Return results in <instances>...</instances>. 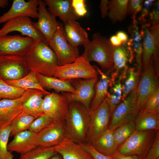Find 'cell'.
<instances>
[{
  "mask_svg": "<svg viewBox=\"0 0 159 159\" xmlns=\"http://www.w3.org/2000/svg\"><path fill=\"white\" fill-rule=\"evenodd\" d=\"M98 77L87 79L69 80L76 90L75 93L62 92L68 102H79L90 109V104L93 98L95 91L94 87Z\"/></svg>",
  "mask_w": 159,
  "mask_h": 159,
  "instance_id": "11",
  "label": "cell"
},
{
  "mask_svg": "<svg viewBox=\"0 0 159 159\" xmlns=\"http://www.w3.org/2000/svg\"><path fill=\"white\" fill-rule=\"evenodd\" d=\"M48 10L56 17H58L64 24L75 21L80 17L74 12L72 0H44Z\"/></svg>",
  "mask_w": 159,
  "mask_h": 159,
  "instance_id": "19",
  "label": "cell"
},
{
  "mask_svg": "<svg viewBox=\"0 0 159 159\" xmlns=\"http://www.w3.org/2000/svg\"><path fill=\"white\" fill-rule=\"evenodd\" d=\"M135 122L136 130H156L159 129V117L152 113L143 115L138 114Z\"/></svg>",
  "mask_w": 159,
  "mask_h": 159,
  "instance_id": "32",
  "label": "cell"
},
{
  "mask_svg": "<svg viewBox=\"0 0 159 159\" xmlns=\"http://www.w3.org/2000/svg\"><path fill=\"white\" fill-rule=\"evenodd\" d=\"M46 6L44 1L39 0L38 21L32 24L34 28L44 36L48 44L61 23L56 20V17L47 10Z\"/></svg>",
  "mask_w": 159,
  "mask_h": 159,
  "instance_id": "16",
  "label": "cell"
},
{
  "mask_svg": "<svg viewBox=\"0 0 159 159\" xmlns=\"http://www.w3.org/2000/svg\"><path fill=\"white\" fill-rule=\"evenodd\" d=\"M4 81L8 84L26 90L31 89L38 90L43 92L46 95L50 93L42 87L37 77L36 73L31 71L25 76L19 79Z\"/></svg>",
  "mask_w": 159,
  "mask_h": 159,
  "instance_id": "30",
  "label": "cell"
},
{
  "mask_svg": "<svg viewBox=\"0 0 159 159\" xmlns=\"http://www.w3.org/2000/svg\"><path fill=\"white\" fill-rule=\"evenodd\" d=\"M85 0H72V5L74 12L79 17L83 16L87 12Z\"/></svg>",
  "mask_w": 159,
  "mask_h": 159,
  "instance_id": "44",
  "label": "cell"
},
{
  "mask_svg": "<svg viewBox=\"0 0 159 159\" xmlns=\"http://www.w3.org/2000/svg\"><path fill=\"white\" fill-rule=\"evenodd\" d=\"M36 75L41 85L45 90L53 89L57 93L76 92L69 80H62L54 77H48L38 73H36Z\"/></svg>",
  "mask_w": 159,
  "mask_h": 159,
  "instance_id": "26",
  "label": "cell"
},
{
  "mask_svg": "<svg viewBox=\"0 0 159 159\" xmlns=\"http://www.w3.org/2000/svg\"><path fill=\"white\" fill-rule=\"evenodd\" d=\"M30 18L22 16L7 21L0 29V36L7 35L9 33L17 32L34 40L46 42L44 36L34 27Z\"/></svg>",
  "mask_w": 159,
  "mask_h": 159,
  "instance_id": "13",
  "label": "cell"
},
{
  "mask_svg": "<svg viewBox=\"0 0 159 159\" xmlns=\"http://www.w3.org/2000/svg\"><path fill=\"white\" fill-rule=\"evenodd\" d=\"M95 67L100 75V77L95 85V90L90 107V110H95L102 103L106 98L109 87H111L113 85L111 78L97 67L95 66Z\"/></svg>",
  "mask_w": 159,
  "mask_h": 159,
  "instance_id": "24",
  "label": "cell"
},
{
  "mask_svg": "<svg viewBox=\"0 0 159 159\" xmlns=\"http://www.w3.org/2000/svg\"><path fill=\"white\" fill-rule=\"evenodd\" d=\"M63 28L61 23L48 43L55 53L58 66L72 63L80 56L78 47L72 46L66 40L63 34Z\"/></svg>",
  "mask_w": 159,
  "mask_h": 159,
  "instance_id": "7",
  "label": "cell"
},
{
  "mask_svg": "<svg viewBox=\"0 0 159 159\" xmlns=\"http://www.w3.org/2000/svg\"><path fill=\"white\" fill-rule=\"evenodd\" d=\"M54 147L62 159H93L80 144L72 141L67 137Z\"/></svg>",
  "mask_w": 159,
  "mask_h": 159,
  "instance_id": "21",
  "label": "cell"
},
{
  "mask_svg": "<svg viewBox=\"0 0 159 159\" xmlns=\"http://www.w3.org/2000/svg\"><path fill=\"white\" fill-rule=\"evenodd\" d=\"M35 41L18 35L0 36V55L24 56Z\"/></svg>",
  "mask_w": 159,
  "mask_h": 159,
  "instance_id": "15",
  "label": "cell"
},
{
  "mask_svg": "<svg viewBox=\"0 0 159 159\" xmlns=\"http://www.w3.org/2000/svg\"><path fill=\"white\" fill-rule=\"evenodd\" d=\"M127 72V77L124 84L122 85V102L125 99L139 82L140 71L132 67L128 69Z\"/></svg>",
  "mask_w": 159,
  "mask_h": 159,
  "instance_id": "37",
  "label": "cell"
},
{
  "mask_svg": "<svg viewBox=\"0 0 159 159\" xmlns=\"http://www.w3.org/2000/svg\"><path fill=\"white\" fill-rule=\"evenodd\" d=\"M83 45L85 50L81 56L89 62H96L107 72L114 70L113 47L106 37L96 33L93 34L92 40H89Z\"/></svg>",
  "mask_w": 159,
  "mask_h": 159,
  "instance_id": "3",
  "label": "cell"
},
{
  "mask_svg": "<svg viewBox=\"0 0 159 159\" xmlns=\"http://www.w3.org/2000/svg\"><path fill=\"white\" fill-rule=\"evenodd\" d=\"M2 130V129L1 128V127L0 125V130Z\"/></svg>",
  "mask_w": 159,
  "mask_h": 159,
  "instance_id": "56",
  "label": "cell"
},
{
  "mask_svg": "<svg viewBox=\"0 0 159 159\" xmlns=\"http://www.w3.org/2000/svg\"><path fill=\"white\" fill-rule=\"evenodd\" d=\"M128 0H112L109 2L107 16L113 23L125 19L127 15Z\"/></svg>",
  "mask_w": 159,
  "mask_h": 159,
  "instance_id": "31",
  "label": "cell"
},
{
  "mask_svg": "<svg viewBox=\"0 0 159 159\" xmlns=\"http://www.w3.org/2000/svg\"><path fill=\"white\" fill-rule=\"evenodd\" d=\"M35 134L29 130L19 133L8 144V150L22 154L34 148L37 146L33 143V138Z\"/></svg>",
  "mask_w": 159,
  "mask_h": 159,
  "instance_id": "23",
  "label": "cell"
},
{
  "mask_svg": "<svg viewBox=\"0 0 159 159\" xmlns=\"http://www.w3.org/2000/svg\"><path fill=\"white\" fill-rule=\"evenodd\" d=\"M159 107V88L148 99L142 110L139 114L143 115L153 112Z\"/></svg>",
  "mask_w": 159,
  "mask_h": 159,
  "instance_id": "41",
  "label": "cell"
},
{
  "mask_svg": "<svg viewBox=\"0 0 159 159\" xmlns=\"http://www.w3.org/2000/svg\"><path fill=\"white\" fill-rule=\"evenodd\" d=\"M150 32L154 39L156 46L159 48V24L153 25Z\"/></svg>",
  "mask_w": 159,
  "mask_h": 159,
  "instance_id": "48",
  "label": "cell"
},
{
  "mask_svg": "<svg viewBox=\"0 0 159 159\" xmlns=\"http://www.w3.org/2000/svg\"><path fill=\"white\" fill-rule=\"evenodd\" d=\"M156 135L154 130H135L130 136L118 148L117 151L125 155H135L145 159L150 149Z\"/></svg>",
  "mask_w": 159,
  "mask_h": 159,
  "instance_id": "4",
  "label": "cell"
},
{
  "mask_svg": "<svg viewBox=\"0 0 159 159\" xmlns=\"http://www.w3.org/2000/svg\"><path fill=\"white\" fill-rule=\"evenodd\" d=\"M1 99H0V100Z\"/></svg>",
  "mask_w": 159,
  "mask_h": 159,
  "instance_id": "57",
  "label": "cell"
},
{
  "mask_svg": "<svg viewBox=\"0 0 159 159\" xmlns=\"http://www.w3.org/2000/svg\"><path fill=\"white\" fill-rule=\"evenodd\" d=\"M10 125L0 130V159H13L14 155L7 146L10 135Z\"/></svg>",
  "mask_w": 159,
  "mask_h": 159,
  "instance_id": "39",
  "label": "cell"
},
{
  "mask_svg": "<svg viewBox=\"0 0 159 159\" xmlns=\"http://www.w3.org/2000/svg\"><path fill=\"white\" fill-rule=\"evenodd\" d=\"M63 34L68 42L74 47L84 45L89 41L87 33L76 21H70L64 24Z\"/></svg>",
  "mask_w": 159,
  "mask_h": 159,
  "instance_id": "22",
  "label": "cell"
},
{
  "mask_svg": "<svg viewBox=\"0 0 159 159\" xmlns=\"http://www.w3.org/2000/svg\"><path fill=\"white\" fill-rule=\"evenodd\" d=\"M133 27L134 29L131 32L132 38L127 42V44L133 53V52L134 53L137 69L140 72L142 67V38L141 32L139 31L136 24L133 25Z\"/></svg>",
  "mask_w": 159,
  "mask_h": 159,
  "instance_id": "29",
  "label": "cell"
},
{
  "mask_svg": "<svg viewBox=\"0 0 159 159\" xmlns=\"http://www.w3.org/2000/svg\"><path fill=\"white\" fill-rule=\"evenodd\" d=\"M145 159H149V158L148 157V155H147L146 157H145Z\"/></svg>",
  "mask_w": 159,
  "mask_h": 159,
  "instance_id": "55",
  "label": "cell"
},
{
  "mask_svg": "<svg viewBox=\"0 0 159 159\" xmlns=\"http://www.w3.org/2000/svg\"><path fill=\"white\" fill-rule=\"evenodd\" d=\"M46 94L36 89H28L23 95V111L34 117L36 119L44 114L42 105L43 97Z\"/></svg>",
  "mask_w": 159,
  "mask_h": 159,
  "instance_id": "20",
  "label": "cell"
},
{
  "mask_svg": "<svg viewBox=\"0 0 159 159\" xmlns=\"http://www.w3.org/2000/svg\"><path fill=\"white\" fill-rule=\"evenodd\" d=\"M158 77L155 71L152 56L137 87V102L140 111L143 109L152 95L159 88Z\"/></svg>",
  "mask_w": 159,
  "mask_h": 159,
  "instance_id": "9",
  "label": "cell"
},
{
  "mask_svg": "<svg viewBox=\"0 0 159 159\" xmlns=\"http://www.w3.org/2000/svg\"><path fill=\"white\" fill-rule=\"evenodd\" d=\"M98 75L95 67L81 56L72 63L58 66L54 77L62 80H70L98 77Z\"/></svg>",
  "mask_w": 159,
  "mask_h": 159,
  "instance_id": "6",
  "label": "cell"
},
{
  "mask_svg": "<svg viewBox=\"0 0 159 159\" xmlns=\"http://www.w3.org/2000/svg\"><path fill=\"white\" fill-rule=\"evenodd\" d=\"M122 79L120 77L118 82L111 87L110 91H108L106 95L111 116L115 109L122 102Z\"/></svg>",
  "mask_w": 159,
  "mask_h": 159,
  "instance_id": "35",
  "label": "cell"
},
{
  "mask_svg": "<svg viewBox=\"0 0 159 159\" xmlns=\"http://www.w3.org/2000/svg\"><path fill=\"white\" fill-rule=\"evenodd\" d=\"M67 137L63 122H53L36 134L33 141L37 147H52L58 145Z\"/></svg>",
  "mask_w": 159,
  "mask_h": 159,
  "instance_id": "14",
  "label": "cell"
},
{
  "mask_svg": "<svg viewBox=\"0 0 159 159\" xmlns=\"http://www.w3.org/2000/svg\"><path fill=\"white\" fill-rule=\"evenodd\" d=\"M135 130V122L122 125L114 130V137L118 148L130 136Z\"/></svg>",
  "mask_w": 159,
  "mask_h": 159,
  "instance_id": "38",
  "label": "cell"
},
{
  "mask_svg": "<svg viewBox=\"0 0 159 159\" xmlns=\"http://www.w3.org/2000/svg\"><path fill=\"white\" fill-rule=\"evenodd\" d=\"M30 70L48 77H54L58 66L54 51L45 42L35 40L24 56Z\"/></svg>",
  "mask_w": 159,
  "mask_h": 159,
  "instance_id": "1",
  "label": "cell"
},
{
  "mask_svg": "<svg viewBox=\"0 0 159 159\" xmlns=\"http://www.w3.org/2000/svg\"><path fill=\"white\" fill-rule=\"evenodd\" d=\"M38 5L39 0H14L9 9L0 16V24L22 16L37 18Z\"/></svg>",
  "mask_w": 159,
  "mask_h": 159,
  "instance_id": "17",
  "label": "cell"
},
{
  "mask_svg": "<svg viewBox=\"0 0 159 159\" xmlns=\"http://www.w3.org/2000/svg\"><path fill=\"white\" fill-rule=\"evenodd\" d=\"M155 0H146L144 2V8L143 9L142 13L140 18V20L143 22L145 20V18L148 14L149 10L152 6L153 2Z\"/></svg>",
  "mask_w": 159,
  "mask_h": 159,
  "instance_id": "46",
  "label": "cell"
},
{
  "mask_svg": "<svg viewBox=\"0 0 159 159\" xmlns=\"http://www.w3.org/2000/svg\"><path fill=\"white\" fill-rule=\"evenodd\" d=\"M116 35L122 42V44L126 43L128 41V36L124 32L120 31L117 32Z\"/></svg>",
  "mask_w": 159,
  "mask_h": 159,
  "instance_id": "52",
  "label": "cell"
},
{
  "mask_svg": "<svg viewBox=\"0 0 159 159\" xmlns=\"http://www.w3.org/2000/svg\"><path fill=\"white\" fill-rule=\"evenodd\" d=\"M90 122L86 138L88 143L108 129L111 115L107 98L96 109L90 110Z\"/></svg>",
  "mask_w": 159,
  "mask_h": 159,
  "instance_id": "10",
  "label": "cell"
},
{
  "mask_svg": "<svg viewBox=\"0 0 159 159\" xmlns=\"http://www.w3.org/2000/svg\"><path fill=\"white\" fill-rule=\"evenodd\" d=\"M23 95L13 100H0V125L2 129L10 125L13 120L23 111Z\"/></svg>",
  "mask_w": 159,
  "mask_h": 159,
  "instance_id": "18",
  "label": "cell"
},
{
  "mask_svg": "<svg viewBox=\"0 0 159 159\" xmlns=\"http://www.w3.org/2000/svg\"><path fill=\"white\" fill-rule=\"evenodd\" d=\"M90 119V109L76 102L70 103L65 120L67 138L80 144L86 140Z\"/></svg>",
  "mask_w": 159,
  "mask_h": 159,
  "instance_id": "2",
  "label": "cell"
},
{
  "mask_svg": "<svg viewBox=\"0 0 159 159\" xmlns=\"http://www.w3.org/2000/svg\"><path fill=\"white\" fill-rule=\"evenodd\" d=\"M156 135L152 145L147 155L150 159H159V132L156 130Z\"/></svg>",
  "mask_w": 159,
  "mask_h": 159,
  "instance_id": "45",
  "label": "cell"
},
{
  "mask_svg": "<svg viewBox=\"0 0 159 159\" xmlns=\"http://www.w3.org/2000/svg\"><path fill=\"white\" fill-rule=\"evenodd\" d=\"M159 1L155 3L153 11L150 14V18L153 25L159 24Z\"/></svg>",
  "mask_w": 159,
  "mask_h": 159,
  "instance_id": "47",
  "label": "cell"
},
{
  "mask_svg": "<svg viewBox=\"0 0 159 159\" xmlns=\"http://www.w3.org/2000/svg\"><path fill=\"white\" fill-rule=\"evenodd\" d=\"M57 153L54 146H38L21 154L18 159H49Z\"/></svg>",
  "mask_w": 159,
  "mask_h": 159,
  "instance_id": "34",
  "label": "cell"
},
{
  "mask_svg": "<svg viewBox=\"0 0 159 159\" xmlns=\"http://www.w3.org/2000/svg\"><path fill=\"white\" fill-rule=\"evenodd\" d=\"M9 4L8 0H0V8H4L7 6Z\"/></svg>",
  "mask_w": 159,
  "mask_h": 159,
  "instance_id": "53",
  "label": "cell"
},
{
  "mask_svg": "<svg viewBox=\"0 0 159 159\" xmlns=\"http://www.w3.org/2000/svg\"><path fill=\"white\" fill-rule=\"evenodd\" d=\"M69 104L62 94L52 92L44 97L42 110L53 122H63L67 115Z\"/></svg>",
  "mask_w": 159,
  "mask_h": 159,
  "instance_id": "12",
  "label": "cell"
},
{
  "mask_svg": "<svg viewBox=\"0 0 159 159\" xmlns=\"http://www.w3.org/2000/svg\"><path fill=\"white\" fill-rule=\"evenodd\" d=\"M109 1L108 0H102L100 4L101 15L102 18H105L107 15L108 11V4Z\"/></svg>",
  "mask_w": 159,
  "mask_h": 159,
  "instance_id": "49",
  "label": "cell"
},
{
  "mask_svg": "<svg viewBox=\"0 0 159 159\" xmlns=\"http://www.w3.org/2000/svg\"><path fill=\"white\" fill-rule=\"evenodd\" d=\"M143 1L141 0H128L127 14L132 16L133 24H136V16L138 13L142 10Z\"/></svg>",
  "mask_w": 159,
  "mask_h": 159,
  "instance_id": "42",
  "label": "cell"
},
{
  "mask_svg": "<svg viewBox=\"0 0 159 159\" xmlns=\"http://www.w3.org/2000/svg\"><path fill=\"white\" fill-rule=\"evenodd\" d=\"M113 159H140L135 155H123L117 151L110 156Z\"/></svg>",
  "mask_w": 159,
  "mask_h": 159,
  "instance_id": "50",
  "label": "cell"
},
{
  "mask_svg": "<svg viewBox=\"0 0 159 159\" xmlns=\"http://www.w3.org/2000/svg\"><path fill=\"white\" fill-rule=\"evenodd\" d=\"M141 33L143 42L142 66L144 71L146 68L149 61L154 53L158 51L150 31L145 26H143Z\"/></svg>",
  "mask_w": 159,
  "mask_h": 159,
  "instance_id": "28",
  "label": "cell"
},
{
  "mask_svg": "<svg viewBox=\"0 0 159 159\" xmlns=\"http://www.w3.org/2000/svg\"><path fill=\"white\" fill-rule=\"evenodd\" d=\"M113 47V59L115 72L112 74L111 79L115 81L120 71L128 68L127 64L128 61L131 63L134 54L124 44L117 47Z\"/></svg>",
  "mask_w": 159,
  "mask_h": 159,
  "instance_id": "27",
  "label": "cell"
},
{
  "mask_svg": "<svg viewBox=\"0 0 159 159\" xmlns=\"http://www.w3.org/2000/svg\"><path fill=\"white\" fill-rule=\"evenodd\" d=\"M91 155L93 159H113L110 156L102 154L96 151L90 143L80 144Z\"/></svg>",
  "mask_w": 159,
  "mask_h": 159,
  "instance_id": "43",
  "label": "cell"
},
{
  "mask_svg": "<svg viewBox=\"0 0 159 159\" xmlns=\"http://www.w3.org/2000/svg\"><path fill=\"white\" fill-rule=\"evenodd\" d=\"M109 41L114 47H117L121 46L122 44V41L116 35L111 36Z\"/></svg>",
  "mask_w": 159,
  "mask_h": 159,
  "instance_id": "51",
  "label": "cell"
},
{
  "mask_svg": "<svg viewBox=\"0 0 159 159\" xmlns=\"http://www.w3.org/2000/svg\"><path fill=\"white\" fill-rule=\"evenodd\" d=\"M138 84L115 110L111 116L109 129L114 130L122 125L135 122L140 111L137 93Z\"/></svg>",
  "mask_w": 159,
  "mask_h": 159,
  "instance_id": "5",
  "label": "cell"
},
{
  "mask_svg": "<svg viewBox=\"0 0 159 159\" xmlns=\"http://www.w3.org/2000/svg\"><path fill=\"white\" fill-rule=\"evenodd\" d=\"M30 71L24 56L0 55V80L4 81L18 80Z\"/></svg>",
  "mask_w": 159,
  "mask_h": 159,
  "instance_id": "8",
  "label": "cell"
},
{
  "mask_svg": "<svg viewBox=\"0 0 159 159\" xmlns=\"http://www.w3.org/2000/svg\"><path fill=\"white\" fill-rule=\"evenodd\" d=\"M114 131L108 129L90 143L100 153L106 156L111 155L118 149L114 137Z\"/></svg>",
  "mask_w": 159,
  "mask_h": 159,
  "instance_id": "25",
  "label": "cell"
},
{
  "mask_svg": "<svg viewBox=\"0 0 159 159\" xmlns=\"http://www.w3.org/2000/svg\"><path fill=\"white\" fill-rule=\"evenodd\" d=\"M23 89L7 84L0 80V99L13 100L20 97L26 91Z\"/></svg>",
  "mask_w": 159,
  "mask_h": 159,
  "instance_id": "36",
  "label": "cell"
},
{
  "mask_svg": "<svg viewBox=\"0 0 159 159\" xmlns=\"http://www.w3.org/2000/svg\"><path fill=\"white\" fill-rule=\"evenodd\" d=\"M35 119L32 115L23 111L13 120L10 125V137H14L20 132L29 130L32 122Z\"/></svg>",
  "mask_w": 159,
  "mask_h": 159,
  "instance_id": "33",
  "label": "cell"
},
{
  "mask_svg": "<svg viewBox=\"0 0 159 159\" xmlns=\"http://www.w3.org/2000/svg\"><path fill=\"white\" fill-rule=\"evenodd\" d=\"M52 122V120L49 117L44 114L33 121L29 130L36 134Z\"/></svg>",
  "mask_w": 159,
  "mask_h": 159,
  "instance_id": "40",
  "label": "cell"
},
{
  "mask_svg": "<svg viewBox=\"0 0 159 159\" xmlns=\"http://www.w3.org/2000/svg\"><path fill=\"white\" fill-rule=\"evenodd\" d=\"M49 159H62V158L60 155L57 153Z\"/></svg>",
  "mask_w": 159,
  "mask_h": 159,
  "instance_id": "54",
  "label": "cell"
}]
</instances>
